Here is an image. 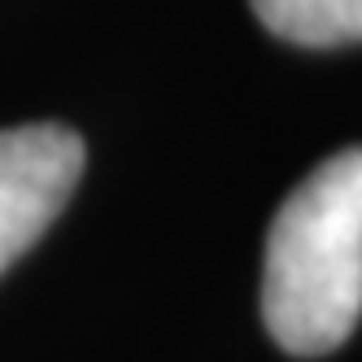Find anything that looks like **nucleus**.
Returning a JSON list of instances; mask_svg holds the SVG:
<instances>
[{"instance_id":"obj_2","label":"nucleus","mask_w":362,"mask_h":362,"mask_svg":"<svg viewBox=\"0 0 362 362\" xmlns=\"http://www.w3.org/2000/svg\"><path fill=\"white\" fill-rule=\"evenodd\" d=\"M83 162V140L62 122L0 132V271L18 262L62 214Z\"/></svg>"},{"instance_id":"obj_1","label":"nucleus","mask_w":362,"mask_h":362,"mask_svg":"<svg viewBox=\"0 0 362 362\" xmlns=\"http://www.w3.org/2000/svg\"><path fill=\"white\" fill-rule=\"evenodd\" d=\"M262 319L279 349L323 358L362 319V144L315 166L279 205L262 262Z\"/></svg>"},{"instance_id":"obj_3","label":"nucleus","mask_w":362,"mask_h":362,"mask_svg":"<svg viewBox=\"0 0 362 362\" xmlns=\"http://www.w3.org/2000/svg\"><path fill=\"white\" fill-rule=\"evenodd\" d=\"M262 27L288 44L332 48L362 40V0H249Z\"/></svg>"}]
</instances>
